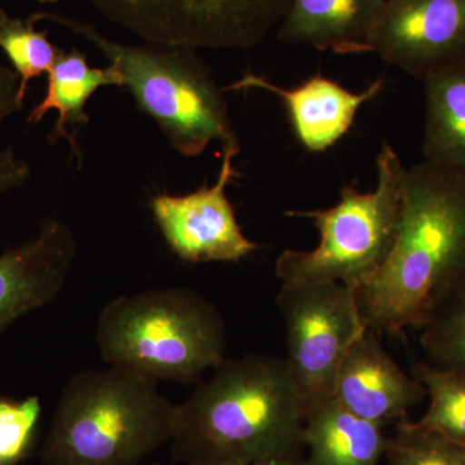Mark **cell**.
I'll return each instance as SVG.
<instances>
[{
	"label": "cell",
	"instance_id": "6",
	"mask_svg": "<svg viewBox=\"0 0 465 465\" xmlns=\"http://www.w3.org/2000/svg\"><path fill=\"white\" fill-rule=\"evenodd\" d=\"M376 167L375 191L361 193L345 185L335 206L287 213L311 220L320 232V244L278 256L275 274L282 282H339L356 292L381 271L396 241L406 167L388 143L381 145Z\"/></svg>",
	"mask_w": 465,
	"mask_h": 465
},
{
	"label": "cell",
	"instance_id": "5",
	"mask_svg": "<svg viewBox=\"0 0 465 465\" xmlns=\"http://www.w3.org/2000/svg\"><path fill=\"white\" fill-rule=\"evenodd\" d=\"M99 48L124 78L137 106L157 122L180 154L197 157L213 142L240 154L241 142L229 114L224 88L198 56L177 45H128L112 41L91 24L64 15L36 12Z\"/></svg>",
	"mask_w": 465,
	"mask_h": 465
},
{
	"label": "cell",
	"instance_id": "16",
	"mask_svg": "<svg viewBox=\"0 0 465 465\" xmlns=\"http://www.w3.org/2000/svg\"><path fill=\"white\" fill-rule=\"evenodd\" d=\"M382 428L349 411L332 397L304 416L308 465H378L388 440Z\"/></svg>",
	"mask_w": 465,
	"mask_h": 465
},
{
	"label": "cell",
	"instance_id": "9",
	"mask_svg": "<svg viewBox=\"0 0 465 465\" xmlns=\"http://www.w3.org/2000/svg\"><path fill=\"white\" fill-rule=\"evenodd\" d=\"M371 52L421 82L465 67V0H388Z\"/></svg>",
	"mask_w": 465,
	"mask_h": 465
},
{
	"label": "cell",
	"instance_id": "22",
	"mask_svg": "<svg viewBox=\"0 0 465 465\" xmlns=\"http://www.w3.org/2000/svg\"><path fill=\"white\" fill-rule=\"evenodd\" d=\"M43 415L38 396L0 394V465H20L35 448Z\"/></svg>",
	"mask_w": 465,
	"mask_h": 465
},
{
	"label": "cell",
	"instance_id": "24",
	"mask_svg": "<svg viewBox=\"0 0 465 465\" xmlns=\"http://www.w3.org/2000/svg\"><path fill=\"white\" fill-rule=\"evenodd\" d=\"M20 84V75L15 72L14 67L0 64V125L9 115L23 109Z\"/></svg>",
	"mask_w": 465,
	"mask_h": 465
},
{
	"label": "cell",
	"instance_id": "3",
	"mask_svg": "<svg viewBox=\"0 0 465 465\" xmlns=\"http://www.w3.org/2000/svg\"><path fill=\"white\" fill-rule=\"evenodd\" d=\"M176 409L157 381L127 370L76 372L57 401L42 465H142L170 445Z\"/></svg>",
	"mask_w": 465,
	"mask_h": 465
},
{
	"label": "cell",
	"instance_id": "8",
	"mask_svg": "<svg viewBox=\"0 0 465 465\" xmlns=\"http://www.w3.org/2000/svg\"><path fill=\"white\" fill-rule=\"evenodd\" d=\"M150 45L250 50L280 25L291 0H90Z\"/></svg>",
	"mask_w": 465,
	"mask_h": 465
},
{
	"label": "cell",
	"instance_id": "15",
	"mask_svg": "<svg viewBox=\"0 0 465 465\" xmlns=\"http://www.w3.org/2000/svg\"><path fill=\"white\" fill-rule=\"evenodd\" d=\"M105 85L124 87V78L114 66L92 67L88 65L87 54L78 48L58 50L56 60L48 72L45 99L27 116V124H39L50 110H57L58 118L48 134V143L54 145L58 140L66 139L74 157L82 163L76 134L90 122V116L85 113L88 100Z\"/></svg>",
	"mask_w": 465,
	"mask_h": 465
},
{
	"label": "cell",
	"instance_id": "13",
	"mask_svg": "<svg viewBox=\"0 0 465 465\" xmlns=\"http://www.w3.org/2000/svg\"><path fill=\"white\" fill-rule=\"evenodd\" d=\"M384 87L378 79L362 92H351L332 79L317 74L295 88H283L253 73L232 84L228 91L264 90L282 99L300 143L312 153L335 145L353 125L361 106L374 99Z\"/></svg>",
	"mask_w": 465,
	"mask_h": 465
},
{
	"label": "cell",
	"instance_id": "27",
	"mask_svg": "<svg viewBox=\"0 0 465 465\" xmlns=\"http://www.w3.org/2000/svg\"><path fill=\"white\" fill-rule=\"evenodd\" d=\"M149 465H164V464H162V463H154V464H149Z\"/></svg>",
	"mask_w": 465,
	"mask_h": 465
},
{
	"label": "cell",
	"instance_id": "18",
	"mask_svg": "<svg viewBox=\"0 0 465 465\" xmlns=\"http://www.w3.org/2000/svg\"><path fill=\"white\" fill-rule=\"evenodd\" d=\"M418 329L428 362L465 376V275L440 291Z\"/></svg>",
	"mask_w": 465,
	"mask_h": 465
},
{
	"label": "cell",
	"instance_id": "25",
	"mask_svg": "<svg viewBox=\"0 0 465 465\" xmlns=\"http://www.w3.org/2000/svg\"><path fill=\"white\" fill-rule=\"evenodd\" d=\"M215 465H308L307 458L302 454L289 455V457L266 459V460L240 461V463H226Z\"/></svg>",
	"mask_w": 465,
	"mask_h": 465
},
{
	"label": "cell",
	"instance_id": "14",
	"mask_svg": "<svg viewBox=\"0 0 465 465\" xmlns=\"http://www.w3.org/2000/svg\"><path fill=\"white\" fill-rule=\"evenodd\" d=\"M388 0H291L277 36L338 54L371 52V35Z\"/></svg>",
	"mask_w": 465,
	"mask_h": 465
},
{
	"label": "cell",
	"instance_id": "7",
	"mask_svg": "<svg viewBox=\"0 0 465 465\" xmlns=\"http://www.w3.org/2000/svg\"><path fill=\"white\" fill-rule=\"evenodd\" d=\"M278 311L287 357L304 416L333 397L336 378L353 342L369 327L356 292L339 282H282Z\"/></svg>",
	"mask_w": 465,
	"mask_h": 465
},
{
	"label": "cell",
	"instance_id": "19",
	"mask_svg": "<svg viewBox=\"0 0 465 465\" xmlns=\"http://www.w3.org/2000/svg\"><path fill=\"white\" fill-rule=\"evenodd\" d=\"M412 375L430 399L419 423L465 445V376L430 362L416 363Z\"/></svg>",
	"mask_w": 465,
	"mask_h": 465
},
{
	"label": "cell",
	"instance_id": "21",
	"mask_svg": "<svg viewBox=\"0 0 465 465\" xmlns=\"http://www.w3.org/2000/svg\"><path fill=\"white\" fill-rule=\"evenodd\" d=\"M384 455L388 465H465V445L406 416L388 437Z\"/></svg>",
	"mask_w": 465,
	"mask_h": 465
},
{
	"label": "cell",
	"instance_id": "23",
	"mask_svg": "<svg viewBox=\"0 0 465 465\" xmlns=\"http://www.w3.org/2000/svg\"><path fill=\"white\" fill-rule=\"evenodd\" d=\"M30 177L29 164L17 157L14 149H0V195L25 185Z\"/></svg>",
	"mask_w": 465,
	"mask_h": 465
},
{
	"label": "cell",
	"instance_id": "17",
	"mask_svg": "<svg viewBox=\"0 0 465 465\" xmlns=\"http://www.w3.org/2000/svg\"><path fill=\"white\" fill-rule=\"evenodd\" d=\"M423 84L424 161L465 170V67L430 76Z\"/></svg>",
	"mask_w": 465,
	"mask_h": 465
},
{
	"label": "cell",
	"instance_id": "20",
	"mask_svg": "<svg viewBox=\"0 0 465 465\" xmlns=\"http://www.w3.org/2000/svg\"><path fill=\"white\" fill-rule=\"evenodd\" d=\"M35 14L27 18L11 17L0 8V48L20 75V97L24 101L32 79L50 72L60 48L52 45L48 32H38Z\"/></svg>",
	"mask_w": 465,
	"mask_h": 465
},
{
	"label": "cell",
	"instance_id": "26",
	"mask_svg": "<svg viewBox=\"0 0 465 465\" xmlns=\"http://www.w3.org/2000/svg\"><path fill=\"white\" fill-rule=\"evenodd\" d=\"M41 3H56L58 0H38Z\"/></svg>",
	"mask_w": 465,
	"mask_h": 465
},
{
	"label": "cell",
	"instance_id": "4",
	"mask_svg": "<svg viewBox=\"0 0 465 465\" xmlns=\"http://www.w3.org/2000/svg\"><path fill=\"white\" fill-rule=\"evenodd\" d=\"M104 362L153 381L192 384L226 358L224 318L186 287L153 289L110 300L96 324Z\"/></svg>",
	"mask_w": 465,
	"mask_h": 465
},
{
	"label": "cell",
	"instance_id": "12",
	"mask_svg": "<svg viewBox=\"0 0 465 465\" xmlns=\"http://www.w3.org/2000/svg\"><path fill=\"white\" fill-rule=\"evenodd\" d=\"M425 396L424 385L397 365L371 329L349 349L333 390V399L349 411L382 425L405 418Z\"/></svg>",
	"mask_w": 465,
	"mask_h": 465
},
{
	"label": "cell",
	"instance_id": "11",
	"mask_svg": "<svg viewBox=\"0 0 465 465\" xmlns=\"http://www.w3.org/2000/svg\"><path fill=\"white\" fill-rule=\"evenodd\" d=\"M75 255L72 228L52 217L32 240L0 253V332L60 295Z\"/></svg>",
	"mask_w": 465,
	"mask_h": 465
},
{
	"label": "cell",
	"instance_id": "1",
	"mask_svg": "<svg viewBox=\"0 0 465 465\" xmlns=\"http://www.w3.org/2000/svg\"><path fill=\"white\" fill-rule=\"evenodd\" d=\"M183 402L173 461L215 465L302 454L304 410L284 358H225Z\"/></svg>",
	"mask_w": 465,
	"mask_h": 465
},
{
	"label": "cell",
	"instance_id": "2",
	"mask_svg": "<svg viewBox=\"0 0 465 465\" xmlns=\"http://www.w3.org/2000/svg\"><path fill=\"white\" fill-rule=\"evenodd\" d=\"M465 275V170L423 161L401 183L396 241L385 264L356 291L369 329H418L440 291Z\"/></svg>",
	"mask_w": 465,
	"mask_h": 465
},
{
	"label": "cell",
	"instance_id": "10",
	"mask_svg": "<svg viewBox=\"0 0 465 465\" xmlns=\"http://www.w3.org/2000/svg\"><path fill=\"white\" fill-rule=\"evenodd\" d=\"M234 153H223L219 176L213 186L189 194L155 195L150 201L155 224L171 251L188 262H238L259 249L242 232L226 188L237 171Z\"/></svg>",
	"mask_w": 465,
	"mask_h": 465
}]
</instances>
